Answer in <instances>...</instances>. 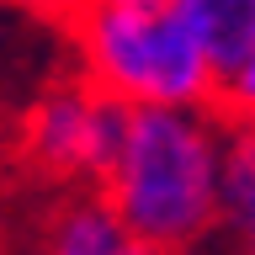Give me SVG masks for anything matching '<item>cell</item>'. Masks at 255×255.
I'll use <instances>...</instances> for the list:
<instances>
[{
	"mask_svg": "<svg viewBox=\"0 0 255 255\" xmlns=\"http://www.w3.org/2000/svg\"><path fill=\"white\" fill-rule=\"evenodd\" d=\"M218 107H128L101 191L159 255L202 250L218 218Z\"/></svg>",
	"mask_w": 255,
	"mask_h": 255,
	"instance_id": "1",
	"label": "cell"
},
{
	"mask_svg": "<svg viewBox=\"0 0 255 255\" xmlns=\"http://www.w3.org/2000/svg\"><path fill=\"white\" fill-rule=\"evenodd\" d=\"M80 75L128 107H213L218 64L170 5L85 0L69 16Z\"/></svg>",
	"mask_w": 255,
	"mask_h": 255,
	"instance_id": "2",
	"label": "cell"
},
{
	"mask_svg": "<svg viewBox=\"0 0 255 255\" xmlns=\"http://www.w3.org/2000/svg\"><path fill=\"white\" fill-rule=\"evenodd\" d=\"M128 128V101L101 91L96 80L75 75L48 85L21 117L16 154L32 175L59 181V186H101L117 159Z\"/></svg>",
	"mask_w": 255,
	"mask_h": 255,
	"instance_id": "3",
	"label": "cell"
},
{
	"mask_svg": "<svg viewBox=\"0 0 255 255\" xmlns=\"http://www.w3.org/2000/svg\"><path fill=\"white\" fill-rule=\"evenodd\" d=\"M37 255H159L138 229L112 207L107 191H80L48 218Z\"/></svg>",
	"mask_w": 255,
	"mask_h": 255,
	"instance_id": "4",
	"label": "cell"
},
{
	"mask_svg": "<svg viewBox=\"0 0 255 255\" xmlns=\"http://www.w3.org/2000/svg\"><path fill=\"white\" fill-rule=\"evenodd\" d=\"M170 11L191 27L202 53L218 64V75L255 48V0H170Z\"/></svg>",
	"mask_w": 255,
	"mask_h": 255,
	"instance_id": "5",
	"label": "cell"
},
{
	"mask_svg": "<svg viewBox=\"0 0 255 255\" xmlns=\"http://www.w3.org/2000/svg\"><path fill=\"white\" fill-rule=\"evenodd\" d=\"M218 218L223 234L239 239L255 229V123L223 117V143H218Z\"/></svg>",
	"mask_w": 255,
	"mask_h": 255,
	"instance_id": "6",
	"label": "cell"
},
{
	"mask_svg": "<svg viewBox=\"0 0 255 255\" xmlns=\"http://www.w3.org/2000/svg\"><path fill=\"white\" fill-rule=\"evenodd\" d=\"M213 107H218L223 117H245V123H255V48L234 64V69L218 75V101H213Z\"/></svg>",
	"mask_w": 255,
	"mask_h": 255,
	"instance_id": "7",
	"label": "cell"
},
{
	"mask_svg": "<svg viewBox=\"0 0 255 255\" xmlns=\"http://www.w3.org/2000/svg\"><path fill=\"white\" fill-rule=\"evenodd\" d=\"M11 5H21V11H32V16H48V21H69L85 0H11Z\"/></svg>",
	"mask_w": 255,
	"mask_h": 255,
	"instance_id": "8",
	"label": "cell"
},
{
	"mask_svg": "<svg viewBox=\"0 0 255 255\" xmlns=\"http://www.w3.org/2000/svg\"><path fill=\"white\" fill-rule=\"evenodd\" d=\"M234 255H255V229H245V234L234 239Z\"/></svg>",
	"mask_w": 255,
	"mask_h": 255,
	"instance_id": "9",
	"label": "cell"
},
{
	"mask_svg": "<svg viewBox=\"0 0 255 255\" xmlns=\"http://www.w3.org/2000/svg\"><path fill=\"white\" fill-rule=\"evenodd\" d=\"M143 5H170V0H143Z\"/></svg>",
	"mask_w": 255,
	"mask_h": 255,
	"instance_id": "10",
	"label": "cell"
},
{
	"mask_svg": "<svg viewBox=\"0 0 255 255\" xmlns=\"http://www.w3.org/2000/svg\"><path fill=\"white\" fill-rule=\"evenodd\" d=\"M186 255H197V250H186Z\"/></svg>",
	"mask_w": 255,
	"mask_h": 255,
	"instance_id": "11",
	"label": "cell"
}]
</instances>
